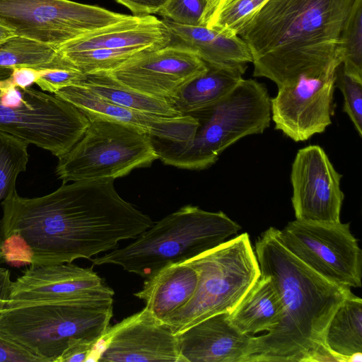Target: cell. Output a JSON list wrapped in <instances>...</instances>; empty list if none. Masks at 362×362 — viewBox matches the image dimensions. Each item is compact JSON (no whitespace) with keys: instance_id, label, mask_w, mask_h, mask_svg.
Segmentation results:
<instances>
[{"instance_id":"52a82bcc","label":"cell","mask_w":362,"mask_h":362,"mask_svg":"<svg viewBox=\"0 0 362 362\" xmlns=\"http://www.w3.org/2000/svg\"><path fill=\"white\" fill-rule=\"evenodd\" d=\"M12 68L0 67V131L57 158L83 137L90 121L71 103L54 94L17 86Z\"/></svg>"},{"instance_id":"83f0119b","label":"cell","mask_w":362,"mask_h":362,"mask_svg":"<svg viewBox=\"0 0 362 362\" xmlns=\"http://www.w3.org/2000/svg\"><path fill=\"white\" fill-rule=\"evenodd\" d=\"M28 144L0 131V202L16 189V180L25 172L29 160ZM4 263L0 236V264Z\"/></svg>"},{"instance_id":"ffe728a7","label":"cell","mask_w":362,"mask_h":362,"mask_svg":"<svg viewBox=\"0 0 362 362\" xmlns=\"http://www.w3.org/2000/svg\"><path fill=\"white\" fill-rule=\"evenodd\" d=\"M198 282V271L189 262L173 264L146 279L134 296L143 300L145 308L165 323L191 300Z\"/></svg>"},{"instance_id":"9a60e30c","label":"cell","mask_w":362,"mask_h":362,"mask_svg":"<svg viewBox=\"0 0 362 362\" xmlns=\"http://www.w3.org/2000/svg\"><path fill=\"white\" fill-rule=\"evenodd\" d=\"M94 361L182 362L177 335L146 308L107 328Z\"/></svg>"},{"instance_id":"7c38bea8","label":"cell","mask_w":362,"mask_h":362,"mask_svg":"<svg viewBox=\"0 0 362 362\" xmlns=\"http://www.w3.org/2000/svg\"><path fill=\"white\" fill-rule=\"evenodd\" d=\"M341 177L321 146L310 145L299 149L290 176L296 219L318 223L340 222L344 198Z\"/></svg>"},{"instance_id":"2e32d148","label":"cell","mask_w":362,"mask_h":362,"mask_svg":"<svg viewBox=\"0 0 362 362\" xmlns=\"http://www.w3.org/2000/svg\"><path fill=\"white\" fill-rule=\"evenodd\" d=\"M114 291L92 267L71 263L30 265L12 281L6 307L91 298H113Z\"/></svg>"},{"instance_id":"74e56055","label":"cell","mask_w":362,"mask_h":362,"mask_svg":"<svg viewBox=\"0 0 362 362\" xmlns=\"http://www.w3.org/2000/svg\"><path fill=\"white\" fill-rule=\"evenodd\" d=\"M204 6V14L202 18V25L206 26L210 18L218 0H201Z\"/></svg>"},{"instance_id":"f35d334b","label":"cell","mask_w":362,"mask_h":362,"mask_svg":"<svg viewBox=\"0 0 362 362\" xmlns=\"http://www.w3.org/2000/svg\"><path fill=\"white\" fill-rule=\"evenodd\" d=\"M14 35L12 30L0 24V44Z\"/></svg>"},{"instance_id":"8d00e7d4","label":"cell","mask_w":362,"mask_h":362,"mask_svg":"<svg viewBox=\"0 0 362 362\" xmlns=\"http://www.w3.org/2000/svg\"><path fill=\"white\" fill-rule=\"evenodd\" d=\"M11 283L9 270L0 267V311L6 307L11 292Z\"/></svg>"},{"instance_id":"4316f807","label":"cell","mask_w":362,"mask_h":362,"mask_svg":"<svg viewBox=\"0 0 362 362\" xmlns=\"http://www.w3.org/2000/svg\"><path fill=\"white\" fill-rule=\"evenodd\" d=\"M150 47H132L119 49H94L75 52H58L60 56L86 74L110 71Z\"/></svg>"},{"instance_id":"6da1fadb","label":"cell","mask_w":362,"mask_h":362,"mask_svg":"<svg viewBox=\"0 0 362 362\" xmlns=\"http://www.w3.org/2000/svg\"><path fill=\"white\" fill-rule=\"evenodd\" d=\"M1 204L3 261L13 267L90 259L154 224L119 195L113 179L63 184L35 198L21 197L15 190Z\"/></svg>"},{"instance_id":"8992f818","label":"cell","mask_w":362,"mask_h":362,"mask_svg":"<svg viewBox=\"0 0 362 362\" xmlns=\"http://www.w3.org/2000/svg\"><path fill=\"white\" fill-rule=\"evenodd\" d=\"M113 298L45 302L0 311V337L39 357L57 362L69 348L97 345L110 326Z\"/></svg>"},{"instance_id":"d4e9b609","label":"cell","mask_w":362,"mask_h":362,"mask_svg":"<svg viewBox=\"0 0 362 362\" xmlns=\"http://www.w3.org/2000/svg\"><path fill=\"white\" fill-rule=\"evenodd\" d=\"M80 84L103 99L124 107L163 117L182 115L168 100L130 89L117 83L107 72L86 74Z\"/></svg>"},{"instance_id":"5bb4252c","label":"cell","mask_w":362,"mask_h":362,"mask_svg":"<svg viewBox=\"0 0 362 362\" xmlns=\"http://www.w3.org/2000/svg\"><path fill=\"white\" fill-rule=\"evenodd\" d=\"M336 71L317 78H300L278 88L270 99L275 129L294 141H303L325 131L334 113Z\"/></svg>"},{"instance_id":"4dcf8cb0","label":"cell","mask_w":362,"mask_h":362,"mask_svg":"<svg viewBox=\"0 0 362 362\" xmlns=\"http://www.w3.org/2000/svg\"><path fill=\"white\" fill-rule=\"evenodd\" d=\"M37 70L39 75L35 84L42 90L53 94L63 88L78 85L86 78V74L66 61L58 52L51 62Z\"/></svg>"},{"instance_id":"cb8c5ba5","label":"cell","mask_w":362,"mask_h":362,"mask_svg":"<svg viewBox=\"0 0 362 362\" xmlns=\"http://www.w3.org/2000/svg\"><path fill=\"white\" fill-rule=\"evenodd\" d=\"M325 344L340 361H361L362 299L351 292L333 313Z\"/></svg>"},{"instance_id":"f1b7e54d","label":"cell","mask_w":362,"mask_h":362,"mask_svg":"<svg viewBox=\"0 0 362 362\" xmlns=\"http://www.w3.org/2000/svg\"><path fill=\"white\" fill-rule=\"evenodd\" d=\"M267 0H218L206 26L238 35L247 19Z\"/></svg>"},{"instance_id":"d6a6232c","label":"cell","mask_w":362,"mask_h":362,"mask_svg":"<svg viewBox=\"0 0 362 362\" xmlns=\"http://www.w3.org/2000/svg\"><path fill=\"white\" fill-rule=\"evenodd\" d=\"M164 19L185 25H202L201 0H167L157 13Z\"/></svg>"},{"instance_id":"484cf974","label":"cell","mask_w":362,"mask_h":362,"mask_svg":"<svg viewBox=\"0 0 362 362\" xmlns=\"http://www.w3.org/2000/svg\"><path fill=\"white\" fill-rule=\"evenodd\" d=\"M57 49L24 37L14 35L0 44V67L38 69L51 62Z\"/></svg>"},{"instance_id":"d590c367","label":"cell","mask_w":362,"mask_h":362,"mask_svg":"<svg viewBox=\"0 0 362 362\" xmlns=\"http://www.w3.org/2000/svg\"><path fill=\"white\" fill-rule=\"evenodd\" d=\"M39 72L37 69L30 67H17L13 69L12 77L15 84L23 88L30 87L35 83Z\"/></svg>"},{"instance_id":"44dd1931","label":"cell","mask_w":362,"mask_h":362,"mask_svg":"<svg viewBox=\"0 0 362 362\" xmlns=\"http://www.w3.org/2000/svg\"><path fill=\"white\" fill-rule=\"evenodd\" d=\"M173 38L194 51L206 64L247 68L252 57L247 44L235 34L204 25H185L163 19Z\"/></svg>"},{"instance_id":"7a4b0ae2","label":"cell","mask_w":362,"mask_h":362,"mask_svg":"<svg viewBox=\"0 0 362 362\" xmlns=\"http://www.w3.org/2000/svg\"><path fill=\"white\" fill-rule=\"evenodd\" d=\"M362 0H267L238 35L247 44L253 76L278 88L335 71L341 40Z\"/></svg>"},{"instance_id":"836d02e7","label":"cell","mask_w":362,"mask_h":362,"mask_svg":"<svg viewBox=\"0 0 362 362\" xmlns=\"http://www.w3.org/2000/svg\"><path fill=\"white\" fill-rule=\"evenodd\" d=\"M0 362H42L32 353L0 337Z\"/></svg>"},{"instance_id":"e575fe53","label":"cell","mask_w":362,"mask_h":362,"mask_svg":"<svg viewBox=\"0 0 362 362\" xmlns=\"http://www.w3.org/2000/svg\"><path fill=\"white\" fill-rule=\"evenodd\" d=\"M128 8L136 16L157 14L167 0H115Z\"/></svg>"},{"instance_id":"e0dca14e","label":"cell","mask_w":362,"mask_h":362,"mask_svg":"<svg viewBox=\"0 0 362 362\" xmlns=\"http://www.w3.org/2000/svg\"><path fill=\"white\" fill-rule=\"evenodd\" d=\"M54 94L74 105L87 117H100L129 125L161 139L190 141L198 126L197 119L189 115L163 117L124 107L103 99L81 84L63 88Z\"/></svg>"},{"instance_id":"1f68e13d","label":"cell","mask_w":362,"mask_h":362,"mask_svg":"<svg viewBox=\"0 0 362 362\" xmlns=\"http://www.w3.org/2000/svg\"><path fill=\"white\" fill-rule=\"evenodd\" d=\"M335 86L344 96L343 111L345 112L358 134L362 136V82L344 74L341 64L336 70Z\"/></svg>"},{"instance_id":"4fadbf2b","label":"cell","mask_w":362,"mask_h":362,"mask_svg":"<svg viewBox=\"0 0 362 362\" xmlns=\"http://www.w3.org/2000/svg\"><path fill=\"white\" fill-rule=\"evenodd\" d=\"M206 64L187 47L170 44L145 52L107 72L117 83L143 94L168 102Z\"/></svg>"},{"instance_id":"5b68a950","label":"cell","mask_w":362,"mask_h":362,"mask_svg":"<svg viewBox=\"0 0 362 362\" xmlns=\"http://www.w3.org/2000/svg\"><path fill=\"white\" fill-rule=\"evenodd\" d=\"M241 226L220 211L186 205L141 233L130 244L90 259L93 265L115 264L142 278L209 251L235 235Z\"/></svg>"},{"instance_id":"ba28073f","label":"cell","mask_w":362,"mask_h":362,"mask_svg":"<svg viewBox=\"0 0 362 362\" xmlns=\"http://www.w3.org/2000/svg\"><path fill=\"white\" fill-rule=\"evenodd\" d=\"M199 282L191 300L164 323L174 334L218 313H230L260 276L247 233L189 261Z\"/></svg>"},{"instance_id":"30bf717a","label":"cell","mask_w":362,"mask_h":362,"mask_svg":"<svg viewBox=\"0 0 362 362\" xmlns=\"http://www.w3.org/2000/svg\"><path fill=\"white\" fill-rule=\"evenodd\" d=\"M131 17L69 0H0V24L16 35L59 48Z\"/></svg>"},{"instance_id":"ac0fdd59","label":"cell","mask_w":362,"mask_h":362,"mask_svg":"<svg viewBox=\"0 0 362 362\" xmlns=\"http://www.w3.org/2000/svg\"><path fill=\"white\" fill-rule=\"evenodd\" d=\"M228 316H210L176 334L182 362H244L252 335L240 332Z\"/></svg>"},{"instance_id":"f546056e","label":"cell","mask_w":362,"mask_h":362,"mask_svg":"<svg viewBox=\"0 0 362 362\" xmlns=\"http://www.w3.org/2000/svg\"><path fill=\"white\" fill-rule=\"evenodd\" d=\"M343 71L362 82V5L349 21L341 40Z\"/></svg>"},{"instance_id":"603a6c76","label":"cell","mask_w":362,"mask_h":362,"mask_svg":"<svg viewBox=\"0 0 362 362\" xmlns=\"http://www.w3.org/2000/svg\"><path fill=\"white\" fill-rule=\"evenodd\" d=\"M207 65V70L184 85L169 103L181 115L203 109L229 94L243 79L247 68Z\"/></svg>"},{"instance_id":"7402d4cb","label":"cell","mask_w":362,"mask_h":362,"mask_svg":"<svg viewBox=\"0 0 362 362\" xmlns=\"http://www.w3.org/2000/svg\"><path fill=\"white\" fill-rule=\"evenodd\" d=\"M282 315V301L274 284L260 275L228 318L240 332L252 335L274 329Z\"/></svg>"},{"instance_id":"3957f363","label":"cell","mask_w":362,"mask_h":362,"mask_svg":"<svg viewBox=\"0 0 362 362\" xmlns=\"http://www.w3.org/2000/svg\"><path fill=\"white\" fill-rule=\"evenodd\" d=\"M260 275L270 278L282 301L277 326L252 337L244 362L340 361L326 347L327 326L336 309L351 292L308 267L269 228L255 243Z\"/></svg>"},{"instance_id":"d6986e66","label":"cell","mask_w":362,"mask_h":362,"mask_svg":"<svg viewBox=\"0 0 362 362\" xmlns=\"http://www.w3.org/2000/svg\"><path fill=\"white\" fill-rule=\"evenodd\" d=\"M173 36L163 20L154 16H136L72 40L59 52L132 47L160 49L172 43Z\"/></svg>"},{"instance_id":"8fae6325","label":"cell","mask_w":362,"mask_h":362,"mask_svg":"<svg viewBox=\"0 0 362 362\" xmlns=\"http://www.w3.org/2000/svg\"><path fill=\"white\" fill-rule=\"evenodd\" d=\"M282 245L300 262L337 285L361 286L362 251L349 223H318L298 220L276 229Z\"/></svg>"},{"instance_id":"277c9868","label":"cell","mask_w":362,"mask_h":362,"mask_svg":"<svg viewBox=\"0 0 362 362\" xmlns=\"http://www.w3.org/2000/svg\"><path fill=\"white\" fill-rule=\"evenodd\" d=\"M198 126L193 138L176 142L151 136L158 159L165 165L204 170L228 146L251 134H262L271 122L270 98L264 84L243 79L226 97L190 112Z\"/></svg>"},{"instance_id":"9c48e42d","label":"cell","mask_w":362,"mask_h":362,"mask_svg":"<svg viewBox=\"0 0 362 362\" xmlns=\"http://www.w3.org/2000/svg\"><path fill=\"white\" fill-rule=\"evenodd\" d=\"M83 137L59 157L55 173L63 184L85 180L113 179L158 159L151 136L134 127L88 117Z\"/></svg>"}]
</instances>
